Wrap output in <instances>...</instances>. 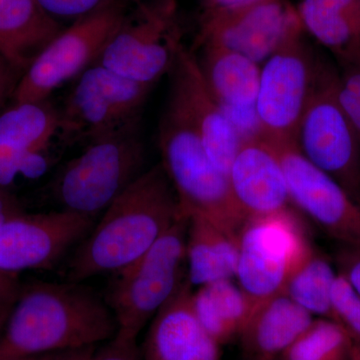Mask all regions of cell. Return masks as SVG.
<instances>
[{"label":"cell","mask_w":360,"mask_h":360,"mask_svg":"<svg viewBox=\"0 0 360 360\" xmlns=\"http://www.w3.org/2000/svg\"><path fill=\"white\" fill-rule=\"evenodd\" d=\"M117 333L103 297L82 283L39 281L20 290L0 335V360L96 347Z\"/></svg>","instance_id":"6da1fadb"},{"label":"cell","mask_w":360,"mask_h":360,"mask_svg":"<svg viewBox=\"0 0 360 360\" xmlns=\"http://www.w3.org/2000/svg\"><path fill=\"white\" fill-rule=\"evenodd\" d=\"M180 217L174 187L162 165L144 170L78 243L65 281L84 283L120 271L148 252Z\"/></svg>","instance_id":"7a4b0ae2"},{"label":"cell","mask_w":360,"mask_h":360,"mask_svg":"<svg viewBox=\"0 0 360 360\" xmlns=\"http://www.w3.org/2000/svg\"><path fill=\"white\" fill-rule=\"evenodd\" d=\"M146 148L141 122L131 123L85 144L52 181L59 210L96 220L143 174Z\"/></svg>","instance_id":"3957f363"},{"label":"cell","mask_w":360,"mask_h":360,"mask_svg":"<svg viewBox=\"0 0 360 360\" xmlns=\"http://www.w3.org/2000/svg\"><path fill=\"white\" fill-rule=\"evenodd\" d=\"M161 165L174 187L181 217H202L238 233L245 222L229 177L208 158L184 113L172 101L161 117Z\"/></svg>","instance_id":"277c9868"},{"label":"cell","mask_w":360,"mask_h":360,"mask_svg":"<svg viewBox=\"0 0 360 360\" xmlns=\"http://www.w3.org/2000/svg\"><path fill=\"white\" fill-rule=\"evenodd\" d=\"M188 220L180 217L148 252L115 274L104 298L120 335L139 338L186 281Z\"/></svg>","instance_id":"5b68a950"},{"label":"cell","mask_w":360,"mask_h":360,"mask_svg":"<svg viewBox=\"0 0 360 360\" xmlns=\"http://www.w3.org/2000/svg\"><path fill=\"white\" fill-rule=\"evenodd\" d=\"M153 87L94 63L77 78L58 108V135L65 142H89L141 122Z\"/></svg>","instance_id":"8992f818"},{"label":"cell","mask_w":360,"mask_h":360,"mask_svg":"<svg viewBox=\"0 0 360 360\" xmlns=\"http://www.w3.org/2000/svg\"><path fill=\"white\" fill-rule=\"evenodd\" d=\"M127 2L65 26L21 75L13 103L46 101L59 87L94 65L127 16Z\"/></svg>","instance_id":"52a82bcc"},{"label":"cell","mask_w":360,"mask_h":360,"mask_svg":"<svg viewBox=\"0 0 360 360\" xmlns=\"http://www.w3.org/2000/svg\"><path fill=\"white\" fill-rule=\"evenodd\" d=\"M311 248L292 210L245 220L238 231L239 288L255 307L283 293L288 276Z\"/></svg>","instance_id":"ba28073f"},{"label":"cell","mask_w":360,"mask_h":360,"mask_svg":"<svg viewBox=\"0 0 360 360\" xmlns=\"http://www.w3.org/2000/svg\"><path fill=\"white\" fill-rule=\"evenodd\" d=\"M336 71L321 66L295 143L360 205V142L335 96Z\"/></svg>","instance_id":"9c48e42d"},{"label":"cell","mask_w":360,"mask_h":360,"mask_svg":"<svg viewBox=\"0 0 360 360\" xmlns=\"http://www.w3.org/2000/svg\"><path fill=\"white\" fill-rule=\"evenodd\" d=\"M321 66L300 39L265 61L260 68L255 103L259 135L271 141L295 142Z\"/></svg>","instance_id":"30bf717a"},{"label":"cell","mask_w":360,"mask_h":360,"mask_svg":"<svg viewBox=\"0 0 360 360\" xmlns=\"http://www.w3.org/2000/svg\"><path fill=\"white\" fill-rule=\"evenodd\" d=\"M170 6L139 4L127 13L96 63L139 84L153 85L174 68L181 49Z\"/></svg>","instance_id":"8fae6325"},{"label":"cell","mask_w":360,"mask_h":360,"mask_svg":"<svg viewBox=\"0 0 360 360\" xmlns=\"http://www.w3.org/2000/svg\"><path fill=\"white\" fill-rule=\"evenodd\" d=\"M267 141L283 165L292 206L340 245L360 246V205L305 158L295 141Z\"/></svg>","instance_id":"7c38bea8"},{"label":"cell","mask_w":360,"mask_h":360,"mask_svg":"<svg viewBox=\"0 0 360 360\" xmlns=\"http://www.w3.org/2000/svg\"><path fill=\"white\" fill-rule=\"evenodd\" d=\"M96 220L66 210L27 214L0 222V271L51 269L84 240Z\"/></svg>","instance_id":"4fadbf2b"},{"label":"cell","mask_w":360,"mask_h":360,"mask_svg":"<svg viewBox=\"0 0 360 360\" xmlns=\"http://www.w3.org/2000/svg\"><path fill=\"white\" fill-rule=\"evenodd\" d=\"M297 39L300 22L292 9L281 0H262L236 11L208 15L200 44L222 47L262 66Z\"/></svg>","instance_id":"5bb4252c"},{"label":"cell","mask_w":360,"mask_h":360,"mask_svg":"<svg viewBox=\"0 0 360 360\" xmlns=\"http://www.w3.org/2000/svg\"><path fill=\"white\" fill-rule=\"evenodd\" d=\"M170 73V101L191 123L214 167L229 177L243 139L208 89L198 56L181 46Z\"/></svg>","instance_id":"9a60e30c"},{"label":"cell","mask_w":360,"mask_h":360,"mask_svg":"<svg viewBox=\"0 0 360 360\" xmlns=\"http://www.w3.org/2000/svg\"><path fill=\"white\" fill-rule=\"evenodd\" d=\"M229 180L245 220L292 210L278 155L262 135L243 142L232 162Z\"/></svg>","instance_id":"2e32d148"},{"label":"cell","mask_w":360,"mask_h":360,"mask_svg":"<svg viewBox=\"0 0 360 360\" xmlns=\"http://www.w3.org/2000/svg\"><path fill=\"white\" fill-rule=\"evenodd\" d=\"M193 286L186 279L155 314L141 347L143 360H222L217 341L194 314Z\"/></svg>","instance_id":"e0dca14e"},{"label":"cell","mask_w":360,"mask_h":360,"mask_svg":"<svg viewBox=\"0 0 360 360\" xmlns=\"http://www.w3.org/2000/svg\"><path fill=\"white\" fill-rule=\"evenodd\" d=\"M198 58L208 89L238 129L243 141L259 135L255 103L260 68L245 56L205 44Z\"/></svg>","instance_id":"ac0fdd59"},{"label":"cell","mask_w":360,"mask_h":360,"mask_svg":"<svg viewBox=\"0 0 360 360\" xmlns=\"http://www.w3.org/2000/svg\"><path fill=\"white\" fill-rule=\"evenodd\" d=\"M314 316L284 293L255 307L239 338L245 360H278Z\"/></svg>","instance_id":"d6986e66"},{"label":"cell","mask_w":360,"mask_h":360,"mask_svg":"<svg viewBox=\"0 0 360 360\" xmlns=\"http://www.w3.org/2000/svg\"><path fill=\"white\" fill-rule=\"evenodd\" d=\"M65 27L37 0H0V56L23 75Z\"/></svg>","instance_id":"ffe728a7"},{"label":"cell","mask_w":360,"mask_h":360,"mask_svg":"<svg viewBox=\"0 0 360 360\" xmlns=\"http://www.w3.org/2000/svg\"><path fill=\"white\" fill-rule=\"evenodd\" d=\"M238 233L202 217H189L186 236L187 281L198 286L236 277Z\"/></svg>","instance_id":"44dd1931"},{"label":"cell","mask_w":360,"mask_h":360,"mask_svg":"<svg viewBox=\"0 0 360 360\" xmlns=\"http://www.w3.org/2000/svg\"><path fill=\"white\" fill-rule=\"evenodd\" d=\"M300 15L341 65L360 63V0H303Z\"/></svg>","instance_id":"7402d4cb"},{"label":"cell","mask_w":360,"mask_h":360,"mask_svg":"<svg viewBox=\"0 0 360 360\" xmlns=\"http://www.w3.org/2000/svg\"><path fill=\"white\" fill-rule=\"evenodd\" d=\"M194 314L220 345L239 338L255 305L232 279L198 286L191 296Z\"/></svg>","instance_id":"603a6c76"},{"label":"cell","mask_w":360,"mask_h":360,"mask_svg":"<svg viewBox=\"0 0 360 360\" xmlns=\"http://www.w3.org/2000/svg\"><path fill=\"white\" fill-rule=\"evenodd\" d=\"M59 110L49 99L13 103L0 113V162L49 148L58 135Z\"/></svg>","instance_id":"cb8c5ba5"},{"label":"cell","mask_w":360,"mask_h":360,"mask_svg":"<svg viewBox=\"0 0 360 360\" xmlns=\"http://www.w3.org/2000/svg\"><path fill=\"white\" fill-rule=\"evenodd\" d=\"M336 276L330 262L311 248L288 276L283 293L312 316L331 319V288Z\"/></svg>","instance_id":"d4e9b609"},{"label":"cell","mask_w":360,"mask_h":360,"mask_svg":"<svg viewBox=\"0 0 360 360\" xmlns=\"http://www.w3.org/2000/svg\"><path fill=\"white\" fill-rule=\"evenodd\" d=\"M352 343L340 324L316 319L278 360H350Z\"/></svg>","instance_id":"484cf974"},{"label":"cell","mask_w":360,"mask_h":360,"mask_svg":"<svg viewBox=\"0 0 360 360\" xmlns=\"http://www.w3.org/2000/svg\"><path fill=\"white\" fill-rule=\"evenodd\" d=\"M331 321L347 331L354 345H360V295L338 272L331 288Z\"/></svg>","instance_id":"4316f807"},{"label":"cell","mask_w":360,"mask_h":360,"mask_svg":"<svg viewBox=\"0 0 360 360\" xmlns=\"http://www.w3.org/2000/svg\"><path fill=\"white\" fill-rule=\"evenodd\" d=\"M51 165L49 148L14 156L0 162V188L6 189L25 180L39 179Z\"/></svg>","instance_id":"83f0119b"},{"label":"cell","mask_w":360,"mask_h":360,"mask_svg":"<svg viewBox=\"0 0 360 360\" xmlns=\"http://www.w3.org/2000/svg\"><path fill=\"white\" fill-rule=\"evenodd\" d=\"M341 66L335 78V96L360 142V63Z\"/></svg>","instance_id":"f1b7e54d"},{"label":"cell","mask_w":360,"mask_h":360,"mask_svg":"<svg viewBox=\"0 0 360 360\" xmlns=\"http://www.w3.org/2000/svg\"><path fill=\"white\" fill-rule=\"evenodd\" d=\"M125 0H37L49 18L56 22H75Z\"/></svg>","instance_id":"f546056e"},{"label":"cell","mask_w":360,"mask_h":360,"mask_svg":"<svg viewBox=\"0 0 360 360\" xmlns=\"http://www.w3.org/2000/svg\"><path fill=\"white\" fill-rule=\"evenodd\" d=\"M90 360H143L137 338L116 333L111 340L99 345Z\"/></svg>","instance_id":"4dcf8cb0"},{"label":"cell","mask_w":360,"mask_h":360,"mask_svg":"<svg viewBox=\"0 0 360 360\" xmlns=\"http://www.w3.org/2000/svg\"><path fill=\"white\" fill-rule=\"evenodd\" d=\"M335 260L338 272L349 281L360 295V246L340 245Z\"/></svg>","instance_id":"1f68e13d"},{"label":"cell","mask_w":360,"mask_h":360,"mask_svg":"<svg viewBox=\"0 0 360 360\" xmlns=\"http://www.w3.org/2000/svg\"><path fill=\"white\" fill-rule=\"evenodd\" d=\"M22 75L6 58L0 56V113L9 97H13Z\"/></svg>","instance_id":"d6a6232c"},{"label":"cell","mask_w":360,"mask_h":360,"mask_svg":"<svg viewBox=\"0 0 360 360\" xmlns=\"http://www.w3.org/2000/svg\"><path fill=\"white\" fill-rule=\"evenodd\" d=\"M20 290L18 274L0 271V316L7 317Z\"/></svg>","instance_id":"836d02e7"},{"label":"cell","mask_w":360,"mask_h":360,"mask_svg":"<svg viewBox=\"0 0 360 360\" xmlns=\"http://www.w3.org/2000/svg\"><path fill=\"white\" fill-rule=\"evenodd\" d=\"M22 212H25L22 207L13 194L9 193L6 189L0 188V222Z\"/></svg>","instance_id":"e575fe53"},{"label":"cell","mask_w":360,"mask_h":360,"mask_svg":"<svg viewBox=\"0 0 360 360\" xmlns=\"http://www.w3.org/2000/svg\"><path fill=\"white\" fill-rule=\"evenodd\" d=\"M96 347L78 348L44 355L34 360H90Z\"/></svg>","instance_id":"d590c367"},{"label":"cell","mask_w":360,"mask_h":360,"mask_svg":"<svg viewBox=\"0 0 360 360\" xmlns=\"http://www.w3.org/2000/svg\"><path fill=\"white\" fill-rule=\"evenodd\" d=\"M212 14L236 11L257 4L262 0H205Z\"/></svg>","instance_id":"8d00e7d4"},{"label":"cell","mask_w":360,"mask_h":360,"mask_svg":"<svg viewBox=\"0 0 360 360\" xmlns=\"http://www.w3.org/2000/svg\"><path fill=\"white\" fill-rule=\"evenodd\" d=\"M350 360H360V345L352 343V352H350Z\"/></svg>","instance_id":"74e56055"},{"label":"cell","mask_w":360,"mask_h":360,"mask_svg":"<svg viewBox=\"0 0 360 360\" xmlns=\"http://www.w3.org/2000/svg\"><path fill=\"white\" fill-rule=\"evenodd\" d=\"M0 317H1V316H0ZM1 319H7V317H1Z\"/></svg>","instance_id":"f35d334b"},{"label":"cell","mask_w":360,"mask_h":360,"mask_svg":"<svg viewBox=\"0 0 360 360\" xmlns=\"http://www.w3.org/2000/svg\"><path fill=\"white\" fill-rule=\"evenodd\" d=\"M33 360H34V359H33Z\"/></svg>","instance_id":"ab89813d"}]
</instances>
